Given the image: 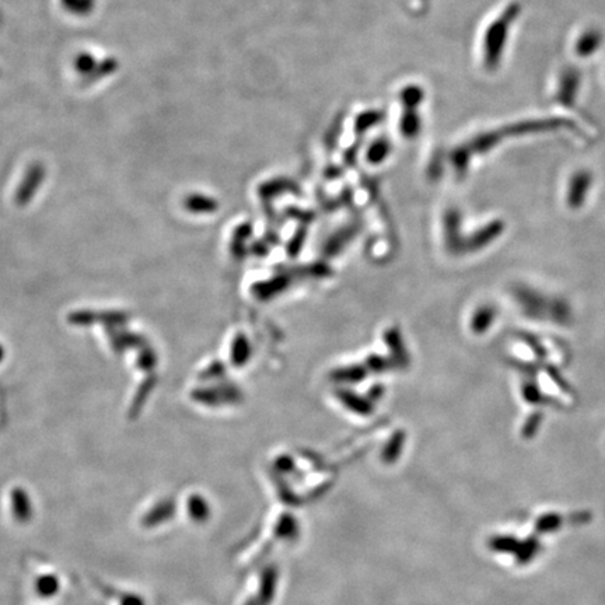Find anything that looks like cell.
<instances>
[{"mask_svg": "<svg viewBox=\"0 0 605 605\" xmlns=\"http://www.w3.org/2000/svg\"><path fill=\"white\" fill-rule=\"evenodd\" d=\"M59 579L56 575L53 573H44L41 576L37 578L35 580V592L38 593L39 597L44 599H49L56 596L58 590H59Z\"/></svg>", "mask_w": 605, "mask_h": 605, "instance_id": "cell-2", "label": "cell"}, {"mask_svg": "<svg viewBox=\"0 0 605 605\" xmlns=\"http://www.w3.org/2000/svg\"><path fill=\"white\" fill-rule=\"evenodd\" d=\"M10 509L18 523H27L32 517V506L25 489L15 486L10 490Z\"/></svg>", "mask_w": 605, "mask_h": 605, "instance_id": "cell-1", "label": "cell"}, {"mask_svg": "<svg viewBox=\"0 0 605 605\" xmlns=\"http://www.w3.org/2000/svg\"><path fill=\"white\" fill-rule=\"evenodd\" d=\"M117 605H143L141 597L132 594V593H115Z\"/></svg>", "mask_w": 605, "mask_h": 605, "instance_id": "cell-3", "label": "cell"}]
</instances>
